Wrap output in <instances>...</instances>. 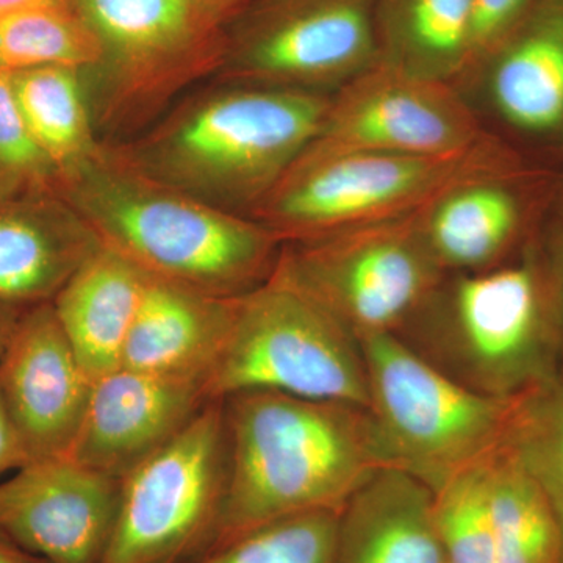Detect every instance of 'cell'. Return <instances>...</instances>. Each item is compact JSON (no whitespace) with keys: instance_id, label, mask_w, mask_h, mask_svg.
Instances as JSON below:
<instances>
[{"instance_id":"ac0fdd59","label":"cell","mask_w":563,"mask_h":563,"mask_svg":"<svg viewBox=\"0 0 563 563\" xmlns=\"http://www.w3.org/2000/svg\"><path fill=\"white\" fill-rule=\"evenodd\" d=\"M228 0H74L117 58L120 90H150Z\"/></svg>"},{"instance_id":"83f0119b","label":"cell","mask_w":563,"mask_h":563,"mask_svg":"<svg viewBox=\"0 0 563 563\" xmlns=\"http://www.w3.org/2000/svg\"><path fill=\"white\" fill-rule=\"evenodd\" d=\"M487 463L433 492V518L446 563H496Z\"/></svg>"},{"instance_id":"d6986e66","label":"cell","mask_w":563,"mask_h":563,"mask_svg":"<svg viewBox=\"0 0 563 563\" xmlns=\"http://www.w3.org/2000/svg\"><path fill=\"white\" fill-rule=\"evenodd\" d=\"M146 274L110 247H98L52 301L55 317L92 383L121 368Z\"/></svg>"},{"instance_id":"9c48e42d","label":"cell","mask_w":563,"mask_h":563,"mask_svg":"<svg viewBox=\"0 0 563 563\" xmlns=\"http://www.w3.org/2000/svg\"><path fill=\"white\" fill-rule=\"evenodd\" d=\"M228 473L221 401H210L172 442L121 479L101 563H172L209 542Z\"/></svg>"},{"instance_id":"9a60e30c","label":"cell","mask_w":563,"mask_h":563,"mask_svg":"<svg viewBox=\"0 0 563 563\" xmlns=\"http://www.w3.org/2000/svg\"><path fill=\"white\" fill-rule=\"evenodd\" d=\"M99 246L60 192L0 198V303L27 310L54 301Z\"/></svg>"},{"instance_id":"7402d4cb","label":"cell","mask_w":563,"mask_h":563,"mask_svg":"<svg viewBox=\"0 0 563 563\" xmlns=\"http://www.w3.org/2000/svg\"><path fill=\"white\" fill-rule=\"evenodd\" d=\"M487 479L496 563H563L553 507L506 444L488 461Z\"/></svg>"},{"instance_id":"8992f818","label":"cell","mask_w":563,"mask_h":563,"mask_svg":"<svg viewBox=\"0 0 563 563\" xmlns=\"http://www.w3.org/2000/svg\"><path fill=\"white\" fill-rule=\"evenodd\" d=\"M244 391L368 409L357 336L277 265L262 285L235 298L224 346L207 379L211 401Z\"/></svg>"},{"instance_id":"e575fe53","label":"cell","mask_w":563,"mask_h":563,"mask_svg":"<svg viewBox=\"0 0 563 563\" xmlns=\"http://www.w3.org/2000/svg\"><path fill=\"white\" fill-rule=\"evenodd\" d=\"M561 340H562V347H563V321H562V333H561ZM563 351V350H562Z\"/></svg>"},{"instance_id":"484cf974","label":"cell","mask_w":563,"mask_h":563,"mask_svg":"<svg viewBox=\"0 0 563 563\" xmlns=\"http://www.w3.org/2000/svg\"><path fill=\"white\" fill-rule=\"evenodd\" d=\"M506 446L542 488L563 539V380L521 395Z\"/></svg>"},{"instance_id":"cb8c5ba5","label":"cell","mask_w":563,"mask_h":563,"mask_svg":"<svg viewBox=\"0 0 563 563\" xmlns=\"http://www.w3.org/2000/svg\"><path fill=\"white\" fill-rule=\"evenodd\" d=\"M106 58L101 38L74 3L36 7L0 21V73L65 66L81 69Z\"/></svg>"},{"instance_id":"e0dca14e","label":"cell","mask_w":563,"mask_h":563,"mask_svg":"<svg viewBox=\"0 0 563 563\" xmlns=\"http://www.w3.org/2000/svg\"><path fill=\"white\" fill-rule=\"evenodd\" d=\"M336 563H446L431 488L401 470H380L340 512Z\"/></svg>"},{"instance_id":"836d02e7","label":"cell","mask_w":563,"mask_h":563,"mask_svg":"<svg viewBox=\"0 0 563 563\" xmlns=\"http://www.w3.org/2000/svg\"><path fill=\"white\" fill-rule=\"evenodd\" d=\"M22 312L24 310L13 309V307L0 303V361H2L3 352L7 350L11 333H13L14 325H16L18 318Z\"/></svg>"},{"instance_id":"1f68e13d","label":"cell","mask_w":563,"mask_h":563,"mask_svg":"<svg viewBox=\"0 0 563 563\" xmlns=\"http://www.w3.org/2000/svg\"><path fill=\"white\" fill-rule=\"evenodd\" d=\"M68 3H74V0H0V21L36 7L68 5Z\"/></svg>"},{"instance_id":"6da1fadb","label":"cell","mask_w":563,"mask_h":563,"mask_svg":"<svg viewBox=\"0 0 563 563\" xmlns=\"http://www.w3.org/2000/svg\"><path fill=\"white\" fill-rule=\"evenodd\" d=\"M228 473L207 548L280 518L336 512L390 468L366 407L244 391L220 399Z\"/></svg>"},{"instance_id":"4316f807","label":"cell","mask_w":563,"mask_h":563,"mask_svg":"<svg viewBox=\"0 0 563 563\" xmlns=\"http://www.w3.org/2000/svg\"><path fill=\"white\" fill-rule=\"evenodd\" d=\"M336 512L280 518L207 548L196 563H336Z\"/></svg>"},{"instance_id":"44dd1931","label":"cell","mask_w":563,"mask_h":563,"mask_svg":"<svg viewBox=\"0 0 563 563\" xmlns=\"http://www.w3.org/2000/svg\"><path fill=\"white\" fill-rule=\"evenodd\" d=\"M504 117L528 131L563 121V7L536 22L504 51L492 80Z\"/></svg>"},{"instance_id":"ba28073f","label":"cell","mask_w":563,"mask_h":563,"mask_svg":"<svg viewBox=\"0 0 563 563\" xmlns=\"http://www.w3.org/2000/svg\"><path fill=\"white\" fill-rule=\"evenodd\" d=\"M428 209L292 242L277 266L358 342L379 333L398 335L431 301L446 273L426 236Z\"/></svg>"},{"instance_id":"f546056e","label":"cell","mask_w":563,"mask_h":563,"mask_svg":"<svg viewBox=\"0 0 563 563\" xmlns=\"http://www.w3.org/2000/svg\"><path fill=\"white\" fill-rule=\"evenodd\" d=\"M529 0H473L472 60L501 41Z\"/></svg>"},{"instance_id":"7a4b0ae2","label":"cell","mask_w":563,"mask_h":563,"mask_svg":"<svg viewBox=\"0 0 563 563\" xmlns=\"http://www.w3.org/2000/svg\"><path fill=\"white\" fill-rule=\"evenodd\" d=\"M60 195L96 239L136 268L180 287L239 298L272 276L279 236L95 150L60 180Z\"/></svg>"},{"instance_id":"4fadbf2b","label":"cell","mask_w":563,"mask_h":563,"mask_svg":"<svg viewBox=\"0 0 563 563\" xmlns=\"http://www.w3.org/2000/svg\"><path fill=\"white\" fill-rule=\"evenodd\" d=\"M201 380L118 368L92 383L69 457L122 479L161 450L209 404Z\"/></svg>"},{"instance_id":"2e32d148","label":"cell","mask_w":563,"mask_h":563,"mask_svg":"<svg viewBox=\"0 0 563 563\" xmlns=\"http://www.w3.org/2000/svg\"><path fill=\"white\" fill-rule=\"evenodd\" d=\"M235 298L224 299L147 276L122 368L176 379H209L220 357Z\"/></svg>"},{"instance_id":"603a6c76","label":"cell","mask_w":563,"mask_h":563,"mask_svg":"<svg viewBox=\"0 0 563 563\" xmlns=\"http://www.w3.org/2000/svg\"><path fill=\"white\" fill-rule=\"evenodd\" d=\"M79 70L47 66L7 74L33 140L60 180L96 150Z\"/></svg>"},{"instance_id":"3957f363","label":"cell","mask_w":563,"mask_h":563,"mask_svg":"<svg viewBox=\"0 0 563 563\" xmlns=\"http://www.w3.org/2000/svg\"><path fill=\"white\" fill-rule=\"evenodd\" d=\"M331 99L309 90L240 88L179 114L129 161L203 201L265 198L320 133Z\"/></svg>"},{"instance_id":"5b68a950","label":"cell","mask_w":563,"mask_h":563,"mask_svg":"<svg viewBox=\"0 0 563 563\" xmlns=\"http://www.w3.org/2000/svg\"><path fill=\"white\" fill-rule=\"evenodd\" d=\"M369 404L390 468L432 492L490 461L509 437L520 396L495 398L457 383L396 333L361 340Z\"/></svg>"},{"instance_id":"5bb4252c","label":"cell","mask_w":563,"mask_h":563,"mask_svg":"<svg viewBox=\"0 0 563 563\" xmlns=\"http://www.w3.org/2000/svg\"><path fill=\"white\" fill-rule=\"evenodd\" d=\"M376 63L372 0H312L257 32L239 73L269 87L350 81Z\"/></svg>"},{"instance_id":"52a82bcc","label":"cell","mask_w":563,"mask_h":563,"mask_svg":"<svg viewBox=\"0 0 563 563\" xmlns=\"http://www.w3.org/2000/svg\"><path fill=\"white\" fill-rule=\"evenodd\" d=\"M406 343L457 383L495 398H517L554 379L553 329L528 265L462 273L440 313Z\"/></svg>"},{"instance_id":"d4e9b609","label":"cell","mask_w":563,"mask_h":563,"mask_svg":"<svg viewBox=\"0 0 563 563\" xmlns=\"http://www.w3.org/2000/svg\"><path fill=\"white\" fill-rule=\"evenodd\" d=\"M473 0H401L398 38L406 68L444 80L472 62Z\"/></svg>"},{"instance_id":"277c9868","label":"cell","mask_w":563,"mask_h":563,"mask_svg":"<svg viewBox=\"0 0 563 563\" xmlns=\"http://www.w3.org/2000/svg\"><path fill=\"white\" fill-rule=\"evenodd\" d=\"M506 161L485 139L454 155H406L307 147L252 220L290 242L406 217L470 181L503 179Z\"/></svg>"},{"instance_id":"30bf717a","label":"cell","mask_w":563,"mask_h":563,"mask_svg":"<svg viewBox=\"0 0 563 563\" xmlns=\"http://www.w3.org/2000/svg\"><path fill=\"white\" fill-rule=\"evenodd\" d=\"M485 139L473 111L446 81L384 62L344 84L310 147L454 155Z\"/></svg>"},{"instance_id":"f1b7e54d","label":"cell","mask_w":563,"mask_h":563,"mask_svg":"<svg viewBox=\"0 0 563 563\" xmlns=\"http://www.w3.org/2000/svg\"><path fill=\"white\" fill-rule=\"evenodd\" d=\"M60 177L33 140L10 77L0 73V198L58 192Z\"/></svg>"},{"instance_id":"d6a6232c","label":"cell","mask_w":563,"mask_h":563,"mask_svg":"<svg viewBox=\"0 0 563 563\" xmlns=\"http://www.w3.org/2000/svg\"><path fill=\"white\" fill-rule=\"evenodd\" d=\"M0 563H46L27 551L20 544L10 540L5 533L0 532Z\"/></svg>"},{"instance_id":"7c38bea8","label":"cell","mask_w":563,"mask_h":563,"mask_svg":"<svg viewBox=\"0 0 563 563\" xmlns=\"http://www.w3.org/2000/svg\"><path fill=\"white\" fill-rule=\"evenodd\" d=\"M91 388L52 302L24 310L0 361V396L32 462L69 454Z\"/></svg>"},{"instance_id":"4dcf8cb0","label":"cell","mask_w":563,"mask_h":563,"mask_svg":"<svg viewBox=\"0 0 563 563\" xmlns=\"http://www.w3.org/2000/svg\"><path fill=\"white\" fill-rule=\"evenodd\" d=\"M31 462L20 432L0 396V477L20 472Z\"/></svg>"},{"instance_id":"8fae6325","label":"cell","mask_w":563,"mask_h":563,"mask_svg":"<svg viewBox=\"0 0 563 563\" xmlns=\"http://www.w3.org/2000/svg\"><path fill=\"white\" fill-rule=\"evenodd\" d=\"M120 492L69 455L31 462L0 484V532L46 563H101Z\"/></svg>"},{"instance_id":"ffe728a7","label":"cell","mask_w":563,"mask_h":563,"mask_svg":"<svg viewBox=\"0 0 563 563\" xmlns=\"http://www.w3.org/2000/svg\"><path fill=\"white\" fill-rule=\"evenodd\" d=\"M518 221L517 199L503 179L476 180L433 202L424 213V232L444 272L476 273L501 257Z\"/></svg>"}]
</instances>
